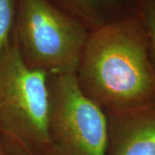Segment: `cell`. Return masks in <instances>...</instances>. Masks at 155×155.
Listing matches in <instances>:
<instances>
[{
  "label": "cell",
  "mask_w": 155,
  "mask_h": 155,
  "mask_svg": "<svg viewBox=\"0 0 155 155\" xmlns=\"http://www.w3.org/2000/svg\"><path fill=\"white\" fill-rule=\"evenodd\" d=\"M84 94L104 111L155 100V68L139 16L90 32L76 73Z\"/></svg>",
  "instance_id": "1"
},
{
  "label": "cell",
  "mask_w": 155,
  "mask_h": 155,
  "mask_svg": "<svg viewBox=\"0 0 155 155\" xmlns=\"http://www.w3.org/2000/svg\"><path fill=\"white\" fill-rule=\"evenodd\" d=\"M90 32L49 0H17L14 36L22 59L49 77L76 75Z\"/></svg>",
  "instance_id": "2"
},
{
  "label": "cell",
  "mask_w": 155,
  "mask_h": 155,
  "mask_svg": "<svg viewBox=\"0 0 155 155\" xmlns=\"http://www.w3.org/2000/svg\"><path fill=\"white\" fill-rule=\"evenodd\" d=\"M48 77L25 63L13 32L0 57V132L43 154L50 147Z\"/></svg>",
  "instance_id": "3"
},
{
  "label": "cell",
  "mask_w": 155,
  "mask_h": 155,
  "mask_svg": "<svg viewBox=\"0 0 155 155\" xmlns=\"http://www.w3.org/2000/svg\"><path fill=\"white\" fill-rule=\"evenodd\" d=\"M48 136L44 155H106L104 110L84 94L75 74L51 76Z\"/></svg>",
  "instance_id": "4"
},
{
  "label": "cell",
  "mask_w": 155,
  "mask_h": 155,
  "mask_svg": "<svg viewBox=\"0 0 155 155\" xmlns=\"http://www.w3.org/2000/svg\"><path fill=\"white\" fill-rule=\"evenodd\" d=\"M104 112L108 122L106 155H155V100Z\"/></svg>",
  "instance_id": "5"
},
{
  "label": "cell",
  "mask_w": 155,
  "mask_h": 155,
  "mask_svg": "<svg viewBox=\"0 0 155 155\" xmlns=\"http://www.w3.org/2000/svg\"><path fill=\"white\" fill-rule=\"evenodd\" d=\"M90 31L127 17L139 16L141 0H49Z\"/></svg>",
  "instance_id": "6"
},
{
  "label": "cell",
  "mask_w": 155,
  "mask_h": 155,
  "mask_svg": "<svg viewBox=\"0 0 155 155\" xmlns=\"http://www.w3.org/2000/svg\"><path fill=\"white\" fill-rule=\"evenodd\" d=\"M17 7V0H0V57L12 38Z\"/></svg>",
  "instance_id": "7"
},
{
  "label": "cell",
  "mask_w": 155,
  "mask_h": 155,
  "mask_svg": "<svg viewBox=\"0 0 155 155\" xmlns=\"http://www.w3.org/2000/svg\"><path fill=\"white\" fill-rule=\"evenodd\" d=\"M139 17L147 39L151 60L155 68V0H141Z\"/></svg>",
  "instance_id": "8"
},
{
  "label": "cell",
  "mask_w": 155,
  "mask_h": 155,
  "mask_svg": "<svg viewBox=\"0 0 155 155\" xmlns=\"http://www.w3.org/2000/svg\"><path fill=\"white\" fill-rule=\"evenodd\" d=\"M1 135L3 144L8 155H44L32 149L27 145L18 141L16 139L3 134L2 133Z\"/></svg>",
  "instance_id": "9"
},
{
  "label": "cell",
  "mask_w": 155,
  "mask_h": 155,
  "mask_svg": "<svg viewBox=\"0 0 155 155\" xmlns=\"http://www.w3.org/2000/svg\"><path fill=\"white\" fill-rule=\"evenodd\" d=\"M0 155H8L6 153L5 148L3 144V140H2V135H1V132H0Z\"/></svg>",
  "instance_id": "10"
}]
</instances>
